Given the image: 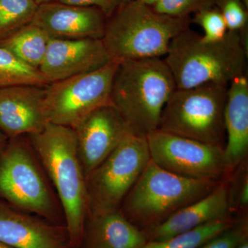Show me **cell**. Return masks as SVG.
<instances>
[{
  "label": "cell",
  "mask_w": 248,
  "mask_h": 248,
  "mask_svg": "<svg viewBox=\"0 0 248 248\" xmlns=\"http://www.w3.org/2000/svg\"><path fill=\"white\" fill-rule=\"evenodd\" d=\"M31 145L58 193L71 248H80L87 216L86 177L74 129L47 124Z\"/></svg>",
  "instance_id": "obj_1"
},
{
  "label": "cell",
  "mask_w": 248,
  "mask_h": 248,
  "mask_svg": "<svg viewBox=\"0 0 248 248\" xmlns=\"http://www.w3.org/2000/svg\"><path fill=\"white\" fill-rule=\"evenodd\" d=\"M177 89L162 58L120 61L110 100L130 133L146 138L157 130L163 109Z\"/></svg>",
  "instance_id": "obj_2"
},
{
  "label": "cell",
  "mask_w": 248,
  "mask_h": 248,
  "mask_svg": "<svg viewBox=\"0 0 248 248\" xmlns=\"http://www.w3.org/2000/svg\"><path fill=\"white\" fill-rule=\"evenodd\" d=\"M248 55L238 32L228 31L221 40L209 42L188 28L173 39L164 60L177 89H188L207 84L228 86L245 74Z\"/></svg>",
  "instance_id": "obj_3"
},
{
  "label": "cell",
  "mask_w": 248,
  "mask_h": 248,
  "mask_svg": "<svg viewBox=\"0 0 248 248\" xmlns=\"http://www.w3.org/2000/svg\"><path fill=\"white\" fill-rule=\"evenodd\" d=\"M108 19L102 40L112 58L120 61L161 58L190 24V17L157 14L139 0L122 5Z\"/></svg>",
  "instance_id": "obj_4"
},
{
  "label": "cell",
  "mask_w": 248,
  "mask_h": 248,
  "mask_svg": "<svg viewBox=\"0 0 248 248\" xmlns=\"http://www.w3.org/2000/svg\"><path fill=\"white\" fill-rule=\"evenodd\" d=\"M220 183L181 177L151 160L120 210L145 234L184 207L208 195Z\"/></svg>",
  "instance_id": "obj_5"
},
{
  "label": "cell",
  "mask_w": 248,
  "mask_h": 248,
  "mask_svg": "<svg viewBox=\"0 0 248 248\" xmlns=\"http://www.w3.org/2000/svg\"><path fill=\"white\" fill-rule=\"evenodd\" d=\"M228 87L207 84L192 89H176L163 109L158 129L224 148Z\"/></svg>",
  "instance_id": "obj_6"
},
{
  "label": "cell",
  "mask_w": 248,
  "mask_h": 248,
  "mask_svg": "<svg viewBox=\"0 0 248 248\" xmlns=\"http://www.w3.org/2000/svg\"><path fill=\"white\" fill-rule=\"evenodd\" d=\"M14 139L0 158V194L18 210L65 226L32 146Z\"/></svg>",
  "instance_id": "obj_7"
},
{
  "label": "cell",
  "mask_w": 248,
  "mask_h": 248,
  "mask_svg": "<svg viewBox=\"0 0 248 248\" xmlns=\"http://www.w3.org/2000/svg\"><path fill=\"white\" fill-rule=\"evenodd\" d=\"M150 161L146 138L128 135L86 177L87 216L120 210Z\"/></svg>",
  "instance_id": "obj_8"
},
{
  "label": "cell",
  "mask_w": 248,
  "mask_h": 248,
  "mask_svg": "<svg viewBox=\"0 0 248 248\" xmlns=\"http://www.w3.org/2000/svg\"><path fill=\"white\" fill-rule=\"evenodd\" d=\"M120 62L113 59L96 71L49 84L44 98L48 123L74 129L96 109L112 105L111 89Z\"/></svg>",
  "instance_id": "obj_9"
},
{
  "label": "cell",
  "mask_w": 248,
  "mask_h": 248,
  "mask_svg": "<svg viewBox=\"0 0 248 248\" xmlns=\"http://www.w3.org/2000/svg\"><path fill=\"white\" fill-rule=\"evenodd\" d=\"M146 139L151 161L173 174L195 180L223 182L233 172L221 147L159 129Z\"/></svg>",
  "instance_id": "obj_10"
},
{
  "label": "cell",
  "mask_w": 248,
  "mask_h": 248,
  "mask_svg": "<svg viewBox=\"0 0 248 248\" xmlns=\"http://www.w3.org/2000/svg\"><path fill=\"white\" fill-rule=\"evenodd\" d=\"M112 60L102 39L50 38L39 71L49 84L96 71Z\"/></svg>",
  "instance_id": "obj_11"
},
{
  "label": "cell",
  "mask_w": 248,
  "mask_h": 248,
  "mask_svg": "<svg viewBox=\"0 0 248 248\" xmlns=\"http://www.w3.org/2000/svg\"><path fill=\"white\" fill-rule=\"evenodd\" d=\"M74 130L86 177L132 134L122 116L112 105L96 109Z\"/></svg>",
  "instance_id": "obj_12"
},
{
  "label": "cell",
  "mask_w": 248,
  "mask_h": 248,
  "mask_svg": "<svg viewBox=\"0 0 248 248\" xmlns=\"http://www.w3.org/2000/svg\"><path fill=\"white\" fill-rule=\"evenodd\" d=\"M107 18L96 7L51 1L38 5L32 24L51 38L63 40L103 39Z\"/></svg>",
  "instance_id": "obj_13"
},
{
  "label": "cell",
  "mask_w": 248,
  "mask_h": 248,
  "mask_svg": "<svg viewBox=\"0 0 248 248\" xmlns=\"http://www.w3.org/2000/svg\"><path fill=\"white\" fill-rule=\"evenodd\" d=\"M46 87L21 85L0 89V130L6 136L19 138L45 128L48 124L44 108Z\"/></svg>",
  "instance_id": "obj_14"
},
{
  "label": "cell",
  "mask_w": 248,
  "mask_h": 248,
  "mask_svg": "<svg viewBox=\"0 0 248 248\" xmlns=\"http://www.w3.org/2000/svg\"><path fill=\"white\" fill-rule=\"evenodd\" d=\"M0 241L15 248H71L66 226L0 203Z\"/></svg>",
  "instance_id": "obj_15"
},
{
  "label": "cell",
  "mask_w": 248,
  "mask_h": 248,
  "mask_svg": "<svg viewBox=\"0 0 248 248\" xmlns=\"http://www.w3.org/2000/svg\"><path fill=\"white\" fill-rule=\"evenodd\" d=\"M236 218L231 211L228 181L211 192L186 205L169 219L144 234L147 241H163L211 222Z\"/></svg>",
  "instance_id": "obj_16"
},
{
  "label": "cell",
  "mask_w": 248,
  "mask_h": 248,
  "mask_svg": "<svg viewBox=\"0 0 248 248\" xmlns=\"http://www.w3.org/2000/svg\"><path fill=\"white\" fill-rule=\"evenodd\" d=\"M224 125L225 156L234 170L247 159L248 154V79L246 74L234 78L228 85Z\"/></svg>",
  "instance_id": "obj_17"
},
{
  "label": "cell",
  "mask_w": 248,
  "mask_h": 248,
  "mask_svg": "<svg viewBox=\"0 0 248 248\" xmlns=\"http://www.w3.org/2000/svg\"><path fill=\"white\" fill-rule=\"evenodd\" d=\"M144 234L120 210L86 217L80 248H140Z\"/></svg>",
  "instance_id": "obj_18"
},
{
  "label": "cell",
  "mask_w": 248,
  "mask_h": 248,
  "mask_svg": "<svg viewBox=\"0 0 248 248\" xmlns=\"http://www.w3.org/2000/svg\"><path fill=\"white\" fill-rule=\"evenodd\" d=\"M50 38L43 29L31 22L0 40V46L26 64L39 70Z\"/></svg>",
  "instance_id": "obj_19"
},
{
  "label": "cell",
  "mask_w": 248,
  "mask_h": 248,
  "mask_svg": "<svg viewBox=\"0 0 248 248\" xmlns=\"http://www.w3.org/2000/svg\"><path fill=\"white\" fill-rule=\"evenodd\" d=\"M237 219L232 218L211 222L163 241H146L140 248H198L232 226Z\"/></svg>",
  "instance_id": "obj_20"
},
{
  "label": "cell",
  "mask_w": 248,
  "mask_h": 248,
  "mask_svg": "<svg viewBox=\"0 0 248 248\" xmlns=\"http://www.w3.org/2000/svg\"><path fill=\"white\" fill-rule=\"evenodd\" d=\"M21 85L46 87L48 84L38 69L26 64L0 46V89Z\"/></svg>",
  "instance_id": "obj_21"
},
{
  "label": "cell",
  "mask_w": 248,
  "mask_h": 248,
  "mask_svg": "<svg viewBox=\"0 0 248 248\" xmlns=\"http://www.w3.org/2000/svg\"><path fill=\"white\" fill-rule=\"evenodd\" d=\"M37 7L33 0H0V40L30 24Z\"/></svg>",
  "instance_id": "obj_22"
},
{
  "label": "cell",
  "mask_w": 248,
  "mask_h": 248,
  "mask_svg": "<svg viewBox=\"0 0 248 248\" xmlns=\"http://www.w3.org/2000/svg\"><path fill=\"white\" fill-rule=\"evenodd\" d=\"M230 204L233 215L245 217L248 206V160L241 162L233 170L228 180Z\"/></svg>",
  "instance_id": "obj_23"
},
{
  "label": "cell",
  "mask_w": 248,
  "mask_h": 248,
  "mask_svg": "<svg viewBox=\"0 0 248 248\" xmlns=\"http://www.w3.org/2000/svg\"><path fill=\"white\" fill-rule=\"evenodd\" d=\"M216 0H159L151 6L157 14L173 17H188L202 10L213 7Z\"/></svg>",
  "instance_id": "obj_24"
},
{
  "label": "cell",
  "mask_w": 248,
  "mask_h": 248,
  "mask_svg": "<svg viewBox=\"0 0 248 248\" xmlns=\"http://www.w3.org/2000/svg\"><path fill=\"white\" fill-rule=\"evenodd\" d=\"M192 22L203 29L204 40L213 42L221 40L228 32L223 16L216 6L198 11L194 14Z\"/></svg>",
  "instance_id": "obj_25"
},
{
  "label": "cell",
  "mask_w": 248,
  "mask_h": 248,
  "mask_svg": "<svg viewBox=\"0 0 248 248\" xmlns=\"http://www.w3.org/2000/svg\"><path fill=\"white\" fill-rule=\"evenodd\" d=\"M215 6L223 16L228 31L248 30V8L242 0H216Z\"/></svg>",
  "instance_id": "obj_26"
},
{
  "label": "cell",
  "mask_w": 248,
  "mask_h": 248,
  "mask_svg": "<svg viewBox=\"0 0 248 248\" xmlns=\"http://www.w3.org/2000/svg\"><path fill=\"white\" fill-rule=\"evenodd\" d=\"M248 238L247 217L238 218L234 224L198 248H236Z\"/></svg>",
  "instance_id": "obj_27"
},
{
  "label": "cell",
  "mask_w": 248,
  "mask_h": 248,
  "mask_svg": "<svg viewBox=\"0 0 248 248\" xmlns=\"http://www.w3.org/2000/svg\"><path fill=\"white\" fill-rule=\"evenodd\" d=\"M122 1V0H57V1L63 4L97 8L102 11L107 19L120 8Z\"/></svg>",
  "instance_id": "obj_28"
},
{
  "label": "cell",
  "mask_w": 248,
  "mask_h": 248,
  "mask_svg": "<svg viewBox=\"0 0 248 248\" xmlns=\"http://www.w3.org/2000/svg\"><path fill=\"white\" fill-rule=\"evenodd\" d=\"M139 1H141V2L143 3V4L148 5V6H153V5L156 4L159 0H139Z\"/></svg>",
  "instance_id": "obj_29"
},
{
  "label": "cell",
  "mask_w": 248,
  "mask_h": 248,
  "mask_svg": "<svg viewBox=\"0 0 248 248\" xmlns=\"http://www.w3.org/2000/svg\"><path fill=\"white\" fill-rule=\"evenodd\" d=\"M5 139H6V135L2 133L1 130H0V150L4 146V143L5 141Z\"/></svg>",
  "instance_id": "obj_30"
},
{
  "label": "cell",
  "mask_w": 248,
  "mask_h": 248,
  "mask_svg": "<svg viewBox=\"0 0 248 248\" xmlns=\"http://www.w3.org/2000/svg\"><path fill=\"white\" fill-rule=\"evenodd\" d=\"M37 5L45 4V3L51 2V1H55L57 0H33Z\"/></svg>",
  "instance_id": "obj_31"
},
{
  "label": "cell",
  "mask_w": 248,
  "mask_h": 248,
  "mask_svg": "<svg viewBox=\"0 0 248 248\" xmlns=\"http://www.w3.org/2000/svg\"><path fill=\"white\" fill-rule=\"evenodd\" d=\"M236 248H248V238L242 241L241 244Z\"/></svg>",
  "instance_id": "obj_32"
},
{
  "label": "cell",
  "mask_w": 248,
  "mask_h": 248,
  "mask_svg": "<svg viewBox=\"0 0 248 248\" xmlns=\"http://www.w3.org/2000/svg\"><path fill=\"white\" fill-rule=\"evenodd\" d=\"M0 248H15L14 247H11V246H9V245L4 244V243L1 242L0 241Z\"/></svg>",
  "instance_id": "obj_33"
},
{
  "label": "cell",
  "mask_w": 248,
  "mask_h": 248,
  "mask_svg": "<svg viewBox=\"0 0 248 248\" xmlns=\"http://www.w3.org/2000/svg\"><path fill=\"white\" fill-rule=\"evenodd\" d=\"M133 1V0H122V4H121V6H122V5L127 4V3L130 2V1Z\"/></svg>",
  "instance_id": "obj_34"
},
{
  "label": "cell",
  "mask_w": 248,
  "mask_h": 248,
  "mask_svg": "<svg viewBox=\"0 0 248 248\" xmlns=\"http://www.w3.org/2000/svg\"><path fill=\"white\" fill-rule=\"evenodd\" d=\"M243 2L246 5V7L248 8V0H242Z\"/></svg>",
  "instance_id": "obj_35"
}]
</instances>
